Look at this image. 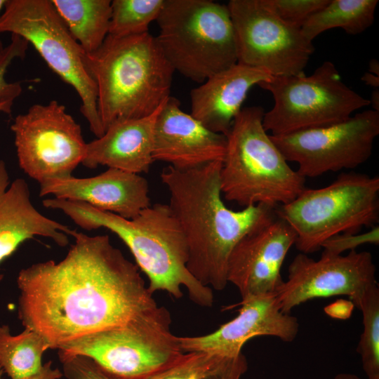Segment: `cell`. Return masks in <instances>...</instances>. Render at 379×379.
Returning <instances> with one entry per match:
<instances>
[{"label": "cell", "mask_w": 379, "mask_h": 379, "mask_svg": "<svg viewBox=\"0 0 379 379\" xmlns=\"http://www.w3.org/2000/svg\"><path fill=\"white\" fill-rule=\"evenodd\" d=\"M361 80L366 85L374 88L375 89H377L379 87V77L370 72L365 73L362 76Z\"/></svg>", "instance_id": "cell-34"}, {"label": "cell", "mask_w": 379, "mask_h": 379, "mask_svg": "<svg viewBox=\"0 0 379 379\" xmlns=\"http://www.w3.org/2000/svg\"><path fill=\"white\" fill-rule=\"evenodd\" d=\"M6 0H0V11L3 9L4 3ZM5 47L3 45L2 41L0 39V58L4 51Z\"/></svg>", "instance_id": "cell-39"}, {"label": "cell", "mask_w": 379, "mask_h": 379, "mask_svg": "<svg viewBox=\"0 0 379 379\" xmlns=\"http://www.w3.org/2000/svg\"><path fill=\"white\" fill-rule=\"evenodd\" d=\"M288 272L287 280L274 295L277 306L286 314L310 300L335 295L348 296L357 308L366 292L378 284L376 267L368 251L354 250L345 255L322 252L318 260L300 253Z\"/></svg>", "instance_id": "cell-14"}, {"label": "cell", "mask_w": 379, "mask_h": 379, "mask_svg": "<svg viewBox=\"0 0 379 379\" xmlns=\"http://www.w3.org/2000/svg\"><path fill=\"white\" fill-rule=\"evenodd\" d=\"M13 102H6L0 103V112L11 114L12 111V107L13 105Z\"/></svg>", "instance_id": "cell-37"}, {"label": "cell", "mask_w": 379, "mask_h": 379, "mask_svg": "<svg viewBox=\"0 0 379 379\" xmlns=\"http://www.w3.org/2000/svg\"><path fill=\"white\" fill-rule=\"evenodd\" d=\"M73 38L86 53L98 49L108 35L110 0H51Z\"/></svg>", "instance_id": "cell-22"}, {"label": "cell", "mask_w": 379, "mask_h": 379, "mask_svg": "<svg viewBox=\"0 0 379 379\" xmlns=\"http://www.w3.org/2000/svg\"><path fill=\"white\" fill-rule=\"evenodd\" d=\"M378 4V0H329L305 22L301 30L312 41L333 28H341L352 35L361 34L373 25Z\"/></svg>", "instance_id": "cell-23"}, {"label": "cell", "mask_w": 379, "mask_h": 379, "mask_svg": "<svg viewBox=\"0 0 379 379\" xmlns=\"http://www.w3.org/2000/svg\"><path fill=\"white\" fill-rule=\"evenodd\" d=\"M368 72L379 77V63L375 59H371L368 64Z\"/></svg>", "instance_id": "cell-36"}, {"label": "cell", "mask_w": 379, "mask_h": 379, "mask_svg": "<svg viewBox=\"0 0 379 379\" xmlns=\"http://www.w3.org/2000/svg\"><path fill=\"white\" fill-rule=\"evenodd\" d=\"M369 100L370 105L372 109L379 112V91L378 88L374 89L371 95Z\"/></svg>", "instance_id": "cell-35"}, {"label": "cell", "mask_w": 379, "mask_h": 379, "mask_svg": "<svg viewBox=\"0 0 379 379\" xmlns=\"http://www.w3.org/2000/svg\"><path fill=\"white\" fill-rule=\"evenodd\" d=\"M354 305L350 300L338 299L324 307L326 314L339 320L348 319L353 312Z\"/></svg>", "instance_id": "cell-32"}, {"label": "cell", "mask_w": 379, "mask_h": 379, "mask_svg": "<svg viewBox=\"0 0 379 379\" xmlns=\"http://www.w3.org/2000/svg\"><path fill=\"white\" fill-rule=\"evenodd\" d=\"M62 376V373L58 368H53L51 361H48L36 373L22 379H59Z\"/></svg>", "instance_id": "cell-33"}, {"label": "cell", "mask_w": 379, "mask_h": 379, "mask_svg": "<svg viewBox=\"0 0 379 379\" xmlns=\"http://www.w3.org/2000/svg\"><path fill=\"white\" fill-rule=\"evenodd\" d=\"M379 244V227L375 225L368 231L359 234H340L325 241L322 245L323 252L332 255H342L347 251H354L364 244Z\"/></svg>", "instance_id": "cell-31"}, {"label": "cell", "mask_w": 379, "mask_h": 379, "mask_svg": "<svg viewBox=\"0 0 379 379\" xmlns=\"http://www.w3.org/2000/svg\"><path fill=\"white\" fill-rule=\"evenodd\" d=\"M165 0H113L108 35L122 37L149 32Z\"/></svg>", "instance_id": "cell-26"}, {"label": "cell", "mask_w": 379, "mask_h": 379, "mask_svg": "<svg viewBox=\"0 0 379 379\" xmlns=\"http://www.w3.org/2000/svg\"><path fill=\"white\" fill-rule=\"evenodd\" d=\"M272 77L264 69L237 63L192 89L190 114L210 131L226 135L250 89Z\"/></svg>", "instance_id": "cell-20"}, {"label": "cell", "mask_w": 379, "mask_h": 379, "mask_svg": "<svg viewBox=\"0 0 379 379\" xmlns=\"http://www.w3.org/2000/svg\"><path fill=\"white\" fill-rule=\"evenodd\" d=\"M247 369L243 354L227 359L204 352H185L146 379H241Z\"/></svg>", "instance_id": "cell-25"}, {"label": "cell", "mask_w": 379, "mask_h": 379, "mask_svg": "<svg viewBox=\"0 0 379 379\" xmlns=\"http://www.w3.org/2000/svg\"><path fill=\"white\" fill-rule=\"evenodd\" d=\"M222 162L189 170L168 166L160 175L169 192L168 205L187 242V267L202 285L216 291L228 283L234 248L248 233L276 218L278 208L261 204L240 211L227 208L220 188Z\"/></svg>", "instance_id": "cell-2"}, {"label": "cell", "mask_w": 379, "mask_h": 379, "mask_svg": "<svg viewBox=\"0 0 379 379\" xmlns=\"http://www.w3.org/2000/svg\"><path fill=\"white\" fill-rule=\"evenodd\" d=\"M67 379H120L83 355L58 356Z\"/></svg>", "instance_id": "cell-30"}, {"label": "cell", "mask_w": 379, "mask_h": 379, "mask_svg": "<svg viewBox=\"0 0 379 379\" xmlns=\"http://www.w3.org/2000/svg\"><path fill=\"white\" fill-rule=\"evenodd\" d=\"M10 32L32 44L48 66L77 93L80 111L96 138L104 133L97 86L84 63L85 52L73 38L51 0H6L0 34Z\"/></svg>", "instance_id": "cell-8"}, {"label": "cell", "mask_w": 379, "mask_h": 379, "mask_svg": "<svg viewBox=\"0 0 379 379\" xmlns=\"http://www.w3.org/2000/svg\"><path fill=\"white\" fill-rule=\"evenodd\" d=\"M171 323L151 320L96 332L62 346L58 356H86L120 379H146L184 353Z\"/></svg>", "instance_id": "cell-10"}, {"label": "cell", "mask_w": 379, "mask_h": 379, "mask_svg": "<svg viewBox=\"0 0 379 379\" xmlns=\"http://www.w3.org/2000/svg\"><path fill=\"white\" fill-rule=\"evenodd\" d=\"M363 331L357 351L367 379H379V287L375 284L364 295L359 307Z\"/></svg>", "instance_id": "cell-27"}, {"label": "cell", "mask_w": 379, "mask_h": 379, "mask_svg": "<svg viewBox=\"0 0 379 379\" xmlns=\"http://www.w3.org/2000/svg\"><path fill=\"white\" fill-rule=\"evenodd\" d=\"M258 86L273 97L274 105L262 119L265 130L272 135L333 125L370 105L368 98L343 81L331 61L324 62L309 76L272 77Z\"/></svg>", "instance_id": "cell-9"}, {"label": "cell", "mask_w": 379, "mask_h": 379, "mask_svg": "<svg viewBox=\"0 0 379 379\" xmlns=\"http://www.w3.org/2000/svg\"><path fill=\"white\" fill-rule=\"evenodd\" d=\"M225 135L213 132L191 114L183 112L179 100L170 96L155 123L154 161L189 170L214 161H222L226 152Z\"/></svg>", "instance_id": "cell-17"}, {"label": "cell", "mask_w": 379, "mask_h": 379, "mask_svg": "<svg viewBox=\"0 0 379 379\" xmlns=\"http://www.w3.org/2000/svg\"><path fill=\"white\" fill-rule=\"evenodd\" d=\"M11 129L20 167L40 185L72 176L85 157L80 125L56 100L32 105Z\"/></svg>", "instance_id": "cell-11"}, {"label": "cell", "mask_w": 379, "mask_h": 379, "mask_svg": "<svg viewBox=\"0 0 379 379\" xmlns=\"http://www.w3.org/2000/svg\"><path fill=\"white\" fill-rule=\"evenodd\" d=\"M70 236L74 243L62 260L33 264L17 277L19 319L49 349L106 329L171 319L154 300L138 266L108 235L72 230Z\"/></svg>", "instance_id": "cell-1"}, {"label": "cell", "mask_w": 379, "mask_h": 379, "mask_svg": "<svg viewBox=\"0 0 379 379\" xmlns=\"http://www.w3.org/2000/svg\"><path fill=\"white\" fill-rule=\"evenodd\" d=\"M165 101L149 116L111 124L101 137L87 143L81 164L89 168L106 166L137 174L147 173L154 161L155 123Z\"/></svg>", "instance_id": "cell-21"}, {"label": "cell", "mask_w": 379, "mask_h": 379, "mask_svg": "<svg viewBox=\"0 0 379 379\" xmlns=\"http://www.w3.org/2000/svg\"><path fill=\"white\" fill-rule=\"evenodd\" d=\"M295 239L294 230L277 215L239 241L228 260L227 279L237 288L241 300L275 294L284 282L281 267Z\"/></svg>", "instance_id": "cell-15"}, {"label": "cell", "mask_w": 379, "mask_h": 379, "mask_svg": "<svg viewBox=\"0 0 379 379\" xmlns=\"http://www.w3.org/2000/svg\"><path fill=\"white\" fill-rule=\"evenodd\" d=\"M48 349L46 340L33 330L25 328L20 334L12 335L8 325L0 326V365L11 379H22L38 372Z\"/></svg>", "instance_id": "cell-24"}, {"label": "cell", "mask_w": 379, "mask_h": 379, "mask_svg": "<svg viewBox=\"0 0 379 379\" xmlns=\"http://www.w3.org/2000/svg\"><path fill=\"white\" fill-rule=\"evenodd\" d=\"M72 231L41 213L31 201L27 182L16 178L11 182L6 164L0 160V264L22 244L37 236L66 246ZM3 278L0 274V281Z\"/></svg>", "instance_id": "cell-19"}, {"label": "cell", "mask_w": 379, "mask_h": 379, "mask_svg": "<svg viewBox=\"0 0 379 379\" xmlns=\"http://www.w3.org/2000/svg\"><path fill=\"white\" fill-rule=\"evenodd\" d=\"M3 373H4V370H3L2 367L0 365V379H2Z\"/></svg>", "instance_id": "cell-40"}, {"label": "cell", "mask_w": 379, "mask_h": 379, "mask_svg": "<svg viewBox=\"0 0 379 379\" xmlns=\"http://www.w3.org/2000/svg\"><path fill=\"white\" fill-rule=\"evenodd\" d=\"M379 135V112L366 109L333 125L301 130L271 139L287 161L306 178L354 169L365 163Z\"/></svg>", "instance_id": "cell-13"}, {"label": "cell", "mask_w": 379, "mask_h": 379, "mask_svg": "<svg viewBox=\"0 0 379 379\" xmlns=\"http://www.w3.org/2000/svg\"><path fill=\"white\" fill-rule=\"evenodd\" d=\"M29 43L16 34H11V42L5 46L0 58V103L13 102L22 93L21 81L8 82L5 79L8 67L16 58L26 55Z\"/></svg>", "instance_id": "cell-29"}, {"label": "cell", "mask_w": 379, "mask_h": 379, "mask_svg": "<svg viewBox=\"0 0 379 379\" xmlns=\"http://www.w3.org/2000/svg\"><path fill=\"white\" fill-rule=\"evenodd\" d=\"M279 217L296 234L295 246L308 254L340 234L359 233L379 221V177L342 173L330 185L305 188L292 201L278 206Z\"/></svg>", "instance_id": "cell-7"}, {"label": "cell", "mask_w": 379, "mask_h": 379, "mask_svg": "<svg viewBox=\"0 0 379 379\" xmlns=\"http://www.w3.org/2000/svg\"><path fill=\"white\" fill-rule=\"evenodd\" d=\"M239 314L215 331L204 335L178 337L183 352H204L232 359L241 353L244 345L258 336L276 337L291 343L299 332L298 319L282 312L274 295L251 296L238 304Z\"/></svg>", "instance_id": "cell-16"}, {"label": "cell", "mask_w": 379, "mask_h": 379, "mask_svg": "<svg viewBox=\"0 0 379 379\" xmlns=\"http://www.w3.org/2000/svg\"><path fill=\"white\" fill-rule=\"evenodd\" d=\"M329 0H265L269 8L288 25L301 29Z\"/></svg>", "instance_id": "cell-28"}, {"label": "cell", "mask_w": 379, "mask_h": 379, "mask_svg": "<svg viewBox=\"0 0 379 379\" xmlns=\"http://www.w3.org/2000/svg\"><path fill=\"white\" fill-rule=\"evenodd\" d=\"M84 63L97 86V106L105 131L114 122L152 114L168 97L175 72L149 32L107 35Z\"/></svg>", "instance_id": "cell-4"}, {"label": "cell", "mask_w": 379, "mask_h": 379, "mask_svg": "<svg viewBox=\"0 0 379 379\" xmlns=\"http://www.w3.org/2000/svg\"><path fill=\"white\" fill-rule=\"evenodd\" d=\"M264 114L259 106L242 108L225 135L221 192L244 208L260 204L278 207L306 188L305 178L292 169L265 130Z\"/></svg>", "instance_id": "cell-5"}, {"label": "cell", "mask_w": 379, "mask_h": 379, "mask_svg": "<svg viewBox=\"0 0 379 379\" xmlns=\"http://www.w3.org/2000/svg\"><path fill=\"white\" fill-rule=\"evenodd\" d=\"M44 207L59 210L86 230L105 228L129 248L137 266L147 277L149 292H168L182 298L181 287L199 306L213 304L212 288L202 285L188 270V248L184 234L168 204H155L133 219L95 208L76 201L48 198Z\"/></svg>", "instance_id": "cell-3"}, {"label": "cell", "mask_w": 379, "mask_h": 379, "mask_svg": "<svg viewBox=\"0 0 379 379\" xmlns=\"http://www.w3.org/2000/svg\"><path fill=\"white\" fill-rule=\"evenodd\" d=\"M157 42L174 71L197 83L237 63L227 5L210 0H165Z\"/></svg>", "instance_id": "cell-6"}, {"label": "cell", "mask_w": 379, "mask_h": 379, "mask_svg": "<svg viewBox=\"0 0 379 379\" xmlns=\"http://www.w3.org/2000/svg\"><path fill=\"white\" fill-rule=\"evenodd\" d=\"M334 379H362L356 374L350 373H340L337 374Z\"/></svg>", "instance_id": "cell-38"}, {"label": "cell", "mask_w": 379, "mask_h": 379, "mask_svg": "<svg viewBox=\"0 0 379 379\" xmlns=\"http://www.w3.org/2000/svg\"><path fill=\"white\" fill-rule=\"evenodd\" d=\"M39 195L81 201L126 219L134 218L151 205L144 177L112 168L92 177L72 175L49 181L40 185Z\"/></svg>", "instance_id": "cell-18"}, {"label": "cell", "mask_w": 379, "mask_h": 379, "mask_svg": "<svg viewBox=\"0 0 379 379\" xmlns=\"http://www.w3.org/2000/svg\"><path fill=\"white\" fill-rule=\"evenodd\" d=\"M235 34L237 63L272 77L305 74L314 51L301 29L280 19L265 0H230L227 4Z\"/></svg>", "instance_id": "cell-12"}]
</instances>
